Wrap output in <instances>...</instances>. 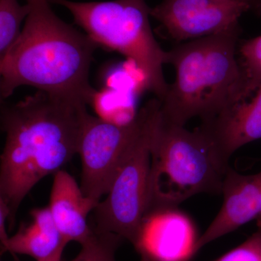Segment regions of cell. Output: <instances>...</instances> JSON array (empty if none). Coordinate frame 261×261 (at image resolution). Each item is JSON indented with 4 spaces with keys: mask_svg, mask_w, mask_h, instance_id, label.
Listing matches in <instances>:
<instances>
[{
    "mask_svg": "<svg viewBox=\"0 0 261 261\" xmlns=\"http://www.w3.org/2000/svg\"><path fill=\"white\" fill-rule=\"evenodd\" d=\"M1 103L6 140L0 157V200L9 209L12 228L33 187L79 153L89 113L86 103L42 91L14 104Z\"/></svg>",
    "mask_w": 261,
    "mask_h": 261,
    "instance_id": "6da1fadb",
    "label": "cell"
},
{
    "mask_svg": "<svg viewBox=\"0 0 261 261\" xmlns=\"http://www.w3.org/2000/svg\"><path fill=\"white\" fill-rule=\"evenodd\" d=\"M30 13L21 33L0 57L1 102L23 86L89 104L95 91L89 70L97 44L65 23L49 0H25Z\"/></svg>",
    "mask_w": 261,
    "mask_h": 261,
    "instance_id": "7a4b0ae2",
    "label": "cell"
},
{
    "mask_svg": "<svg viewBox=\"0 0 261 261\" xmlns=\"http://www.w3.org/2000/svg\"><path fill=\"white\" fill-rule=\"evenodd\" d=\"M240 34L238 25L167 51L166 64L174 68L176 78L160 100L164 121L182 126L192 118L207 121L246 100L238 58Z\"/></svg>",
    "mask_w": 261,
    "mask_h": 261,
    "instance_id": "3957f363",
    "label": "cell"
},
{
    "mask_svg": "<svg viewBox=\"0 0 261 261\" xmlns=\"http://www.w3.org/2000/svg\"><path fill=\"white\" fill-rule=\"evenodd\" d=\"M230 167L199 127L191 132L168 123L161 118L159 109L151 139L147 217L176 209L184 201L199 194L221 195Z\"/></svg>",
    "mask_w": 261,
    "mask_h": 261,
    "instance_id": "277c9868",
    "label": "cell"
},
{
    "mask_svg": "<svg viewBox=\"0 0 261 261\" xmlns=\"http://www.w3.org/2000/svg\"><path fill=\"white\" fill-rule=\"evenodd\" d=\"M49 1L69 10L75 23L98 46L133 61L143 75L145 88L162 100L169 87L163 73L167 51L154 37L149 22L151 8L146 0Z\"/></svg>",
    "mask_w": 261,
    "mask_h": 261,
    "instance_id": "5b68a950",
    "label": "cell"
},
{
    "mask_svg": "<svg viewBox=\"0 0 261 261\" xmlns=\"http://www.w3.org/2000/svg\"><path fill=\"white\" fill-rule=\"evenodd\" d=\"M161 107L156 98L148 119L127 151L107 195L93 212L94 231L118 235L139 246L148 213L151 139Z\"/></svg>",
    "mask_w": 261,
    "mask_h": 261,
    "instance_id": "8992f818",
    "label": "cell"
},
{
    "mask_svg": "<svg viewBox=\"0 0 261 261\" xmlns=\"http://www.w3.org/2000/svg\"><path fill=\"white\" fill-rule=\"evenodd\" d=\"M156 98L146 103L136 116L122 124L87 115L81 137V188L85 196L99 203L108 190L118 168L142 129Z\"/></svg>",
    "mask_w": 261,
    "mask_h": 261,
    "instance_id": "52a82bcc",
    "label": "cell"
},
{
    "mask_svg": "<svg viewBox=\"0 0 261 261\" xmlns=\"http://www.w3.org/2000/svg\"><path fill=\"white\" fill-rule=\"evenodd\" d=\"M250 11L232 0H163L150 9L169 39L183 43L214 35L240 25Z\"/></svg>",
    "mask_w": 261,
    "mask_h": 261,
    "instance_id": "ba28073f",
    "label": "cell"
},
{
    "mask_svg": "<svg viewBox=\"0 0 261 261\" xmlns=\"http://www.w3.org/2000/svg\"><path fill=\"white\" fill-rule=\"evenodd\" d=\"M223 204L217 216L197 238L195 252L255 219H261V171L245 175L230 167L223 183Z\"/></svg>",
    "mask_w": 261,
    "mask_h": 261,
    "instance_id": "9c48e42d",
    "label": "cell"
},
{
    "mask_svg": "<svg viewBox=\"0 0 261 261\" xmlns=\"http://www.w3.org/2000/svg\"><path fill=\"white\" fill-rule=\"evenodd\" d=\"M195 230L176 209L149 214L137 250L147 261H185L195 252Z\"/></svg>",
    "mask_w": 261,
    "mask_h": 261,
    "instance_id": "30bf717a",
    "label": "cell"
},
{
    "mask_svg": "<svg viewBox=\"0 0 261 261\" xmlns=\"http://www.w3.org/2000/svg\"><path fill=\"white\" fill-rule=\"evenodd\" d=\"M254 94L199 126L226 162L240 147L261 140V84Z\"/></svg>",
    "mask_w": 261,
    "mask_h": 261,
    "instance_id": "8fae6325",
    "label": "cell"
},
{
    "mask_svg": "<svg viewBox=\"0 0 261 261\" xmlns=\"http://www.w3.org/2000/svg\"><path fill=\"white\" fill-rule=\"evenodd\" d=\"M97 205L69 173L60 170L55 173L48 207L65 241L82 245L93 236L87 219Z\"/></svg>",
    "mask_w": 261,
    "mask_h": 261,
    "instance_id": "7c38bea8",
    "label": "cell"
},
{
    "mask_svg": "<svg viewBox=\"0 0 261 261\" xmlns=\"http://www.w3.org/2000/svg\"><path fill=\"white\" fill-rule=\"evenodd\" d=\"M29 224L22 226L9 237L2 251L28 255L36 260L51 256L63 245H68L57 228L49 207L31 211Z\"/></svg>",
    "mask_w": 261,
    "mask_h": 261,
    "instance_id": "4fadbf2b",
    "label": "cell"
},
{
    "mask_svg": "<svg viewBox=\"0 0 261 261\" xmlns=\"http://www.w3.org/2000/svg\"><path fill=\"white\" fill-rule=\"evenodd\" d=\"M30 6L18 0H0V57L8 51L21 33V25L30 13Z\"/></svg>",
    "mask_w": 261,
    "mask_h": 261,
    "instance_id": "5bb4252c",
    "label": "cell"
},
{
    "mask_svg": "<svg viewBox=\"0 0 261 261\" xmlns=\"http://www.w3.org/2000/svg\"><path fill=\"white\" fill-rule=\"evenodd\" d=\"M238 58L245 78V98L247 100L261 84V36L240 40Z\"/></svg>",
    "mask_w": 261,
    "mask_h": 261,
    "instance_id": "9a60e30c",
    "label": "cell"
},
{
    "mask_svg": "<svg viewBox=\"0 0 261 261\" xmlns=\"http://www.w3.org/2000/svg\"><path fill=\"white\" fill-rule=\"evenodd\" d=\"M94 232L87 243L81 245L78 255L68 261H116V251L123 239L113 233Z\"/></svg>",
    "mask_w": 261,
    "mask_h": 261,
    "instance_id": "2e32d148",
    "label": "cell"
},
{
    "mask_svg": "<svg viewBox=\"0 0 261 261\" xmlns=\"http://www.w3.org/2000/svg\"><path fill=\"white\" fill-rule=\"evenodd\" d=\"M215 261H261V219L250 238Z\"/></svg>",
    "mask_w": 261,
    "mask_h": 261,
    "instance_id": "e0dca14e",
    "label": "cell"
},
{
    "mask_svg": "<svg viewBox=\"0 0 261 261\" xmlns=\"http://www.w3.org/2000/svg\"><path fill=\"white\" fill-rule=\"evenodd\" d=\"M9 216L10 211L8 206L3 200H0V240L2 246L9 238L6 231V224L9 220Z\"/></svg>",
    "mask_w": 261,
    "mask_h": 261,
    "instance_id": "ac0fdd59",
    "label": "cell"
},
{
    "mask_svg": "<svg viewBox=\"0 0 261 261\" xmlns=\"http://www.w3.org/2000/svg\"><path fill=\"white\" fill-rule=\"evenodd\" d=\"M247 5L250 11L253 12L257 15H261V0H232Z\"/></svg>",
    "mask_w": 261,
    "mask_h": 261,
    "instance_id": "d6986e66",
    "label": "cell"
},
{
    "mask_svg": "<svg viewBox=\"0 0 261 261\" xmlns=\"http://www.w3.org/2000/svg\"><path fill=\"white\" fill-rule=\"evenodd\" d=\"M65 247H66V245H63L55 253H53L51 256L43 259V260L37 261H63L62 260V256H63V250H64Z\"/></svg>",
    "mask_w": 261,
    "mask_h": 261,
    "instance_id": "ffe728a7",
    "label": "cell"
}]
</instances>
